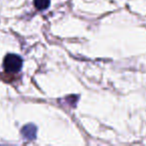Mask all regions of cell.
Here are the masks:
<instances>
[{"label": "cell", "instance_id": "3", "mask_svg": "<svg viewBox=\"0 0 146 146\" xmlns=\"http://www.w3.org/2000/svg\"><path fill=\"white\" fill-rule=\"evenodd\" d=\"M50 0H34V5L38 10H44L48 8Z\"/></svg>", "mask_w": 146, "mask_h": 146}, {"label": "cell", "instance_id": "1", "mask_svg": "<svg viewBox=\"0 0 146 146\" xmlns=\"http://www.w3.org/2000/svg\"><path fill=\"white\" fill-rule=\"evenodd\" d=\"M4 69L8 73H16L22 67V59L16 54H8L4 58Z\"/></svg>", "mask_w": 146, "mask_h": 146}, {"label": "cell", "instance_id": "2", "mask_svg": "<svg viewBox=\"0 0 146 146\" xmlns=\"http://www.w3.org/2000/svg\"><path fill=\"white\" fill-rule=\"evenodd\" d=\"M36 127L33 124H28V125H25L24 127L21 130V134L23 135V137L25 139L28 140H33L36 138Z\"/></svg>", "mask_w": 146, "mask_h": 146}]
</instances>
